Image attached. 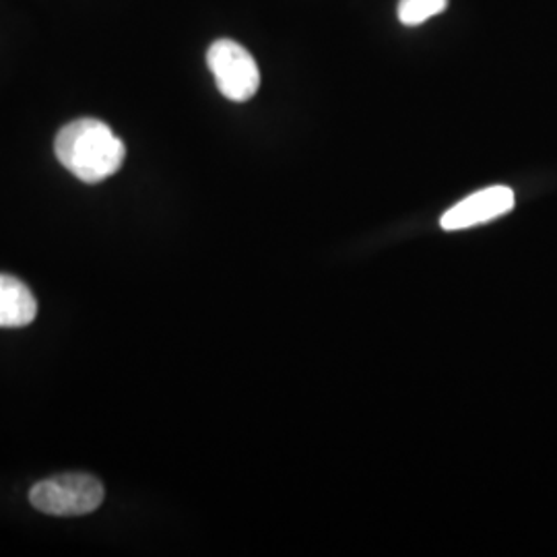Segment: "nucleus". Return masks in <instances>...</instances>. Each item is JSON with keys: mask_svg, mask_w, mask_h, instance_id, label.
Masks as SVG:
<instances>
[{"mask_svg": "<svg viewBox=\"0 0 557 557\" xmlns=\"http://www.w3.org/2000/svg\"><path fill=\"white\" fill-rule=\"evenodd\" d=\"M54 151L60 163L81 182L98 184L114 176L126 158L124 143L96 119H79L60 128Z\"/></svg>", "mask_w": 557, "mask_h": 557, "instance_id": "nucleus-1", "label": "nucleus"}, {"mask_svg": "<svg viewBox=\"0 0 557 557\" xmlns=\"http://www.w3.org/2000/svg\"><path fill=\"white\" fill-rule=\"evenodd\" d=\"M29 502L50 517H83L98 510L103 502V485L94 475L66 473L46 479L32 487Z\"/></svg>", "mask_w": 557, "mask_h": 557, "instance_id": "nucleus-2", "label": "nucleus"}, {"mask_svg": "<svg viewBox=\"0 0 557 557\" xmlns=\"http://www.w3.org/2000/svg\"><path fill=\"white\" fill-rule=\"evenodd\" d=\"M207 64L218 81V89L230 101H248L260 87L259 64L255 57L234 40H218L207 52Z\"/></svg>", "mask_w": 557, "mask_h": 557, "instance_id": "nucleus-3", "label": "nucleus"}, {"mask_svg": "<svg viewBox=\"0 0 557 557\" xmlns=\"http://www.w3.org/2000/svg\"><path fill=\"white\" fill-rule=\"evenodd\" d=\"M512 209H515V193L508 186H490L460 200L453 209H448L442 215L440 225L446 232L469 230L481 223L498 220L502 215L510 213Z\"/></svg>", "mask_w": 557, "mask_h": 557, "instance_id": "nucleus-4", "label": "nucleus"}, {"mask_svg": "<svg viewBox=\"0 0 557 557\" xmlns=\"http://www.w3.org/2000/svg\"><path fill=\"white\" fill-rule=\"evenodd\" d=\"M38 314V301L29 287L11 275H0V326H27Z\"/></svg>", "mask_w": 557, "mask_h": 557, "instance_id": "nucleus-5", "label": "nucleus"}, {"mask_svg": "<svg viewBox=\"0 0 557 557\" xmlns=\"http://www.w3.org/2000/svg\"><path fill=\"white\" fill-rule=\"evenodd\" d=\"M448 9V0H398V21L407 27H416Z\"/></svg>", "mask_w": 557, "mask_h": 557, "instance_id": "nucleus-6", "label": "nucleus"}]
</instances>
